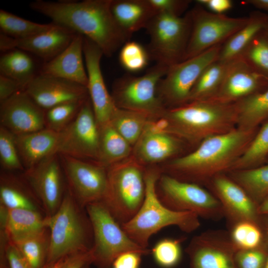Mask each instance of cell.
<instances>
[{"label":"cell","mask_w":268,"mask_h":268,"mask_svg":"<svg viewBox=\"0 0 268 268\" xmlns=\"http://www.w3.org/2000/svg\"><path fill=\"white\" fill-rule=\"evenodd\" d=\"M156 192L161 202L175 211H190L209 218H219L224 214L216 197L196 183L161 173L156 182Z\"/></svg>","instance_id":"cell-11"},{"label":"cell","mask_w":268,"mask_h":268,"mask_svg":"<svg viewBox=\"0 0 268 268\" xmlns=\"http://www.w3.org/2000/svg\"><path fill=\"white\" fill-rule=\"evenodd\" d=\"M59 133L47 129L15 135L19 154L25 170L56 153Z\"/></svg>","instance_id":"cell-25"},{"label":"cell","mask_w":268,"mask_h":268,"mask_svg":"<svg viewBox=\"0 0 268 268\" xmlns=\"http://www.w3.org/2000/svg\"><path fill=\"white\" fill-rule=\"evenodd\" d=\"M182 239L164 238L154 246L150 253L156 263L163 268L176 266L182 257Z\"/></svg>","instance_id":"cell-42"},{"label":"cell","mask_w":268,"mask_h":268,"mask_svg":"<svg viewBox=\"0 0 268 268\" xmlns=\"http://www.w3.org/2000/svg\"><path fill=\"white\" fill-rule=\"evenodd\" d=\"M25 92L41 108L84 101L89 97L86 86L51 75L40 73L26 86Z\"/></svg>","instance_id":"cell-18"},{"label":"cell","mask_w":268,"mask_h":268,"mask_svg":"<svg viewBox=\"0 0 268 268\" xmlns=\"http://www.w3.org/2000/svg\"><path fill=\"white\" fill-rule=\"evenodd\" d=\"M268 155V122L255 135L242 154L234 162L231 170L253 168Z\"/></svg>","instance_id":"cell-38"},{"label":"cell","mask_w":268,"mask_h":268,"mask_svg":"<svg viewBox=\"0 0 268 268\" xmlns=\"http://www.w3.org/2000/svg\"><path fill=\"white\" fill-rule=\"evenodd\" d=\"M36 56L16 48L2 53L0 58V74L17 81L24 88L40 73Z\"/></svg>","instance_id":"cell-27"},{"label":"cell","mask_w":268,"mask_h":268,"mask_svg":"<svg viewBox=\"0 0 268 268\" xmlns=\"http://www.w3.org/2000/svg\"><path fill=\"white\" fill-rule=\"evenodd\" d=\"M142 256L136 252L122 253L114 261L111 268H139Z\"/></svg>","instance_id":"cell-48"},{"label":"cell","mask_w":268,"mask_h":268,"mask_svg":"<svg viewBox=\"0 0 268 268\" xmlns=\"http://www.w3.org/2000/svg\"><path fill=\"white\" fill-rule=\"evenodd\" d=\"M266 21L263 18L250 17L247 24L222 44L218 60L230 63L241 58L253 39L264 30Z\"/></svg>","instance_id":"cell-31"},{"label":"cell","mask_w":268,"mask_h":268,"mask_svg":"<svg viewBox=\"0 0 268 268\" xmlns=\"http://www.w3.org/2000/svg\"><path fill=\"white\" fill-rule=\"evenodd\" d=\"M59 155L67 187L82 207L101 201L108 187L107 168L91 161Z\"/></svg>","instance_id":"cell-14"},{"label":"cell","mask_w":268,"mask_h":268,"mask_svg":"<svg viewBox=\"0 0 268 268\" xmlns=\"http://www.w3.org/2000/svg\"><path fill=\"white\" fill-rule=\"evenodd\" d=\"M197 2L208 11L219 14H224L233 6V2L230 0H197Z\"/></svg>","instance_id":"cell-51"},{"label":"cell","mask_w":268,"mask_h":268,"mask_svg":"<svg viewBox=\"0 0 268 268\" xmlns=\"http://www.w3.org/2000/svg\"><path fill=\"white\" fill-rule=\"evenodd\" d=\"M161 174L158 165L146 167L143 202L134 217L121 225L128 236L144 249H148L151 236L164 227L176 226L182 231L190 233L200 225L199 216L196 213L175 211L161 202L156 192V182Z\"/></svg>","instance_id":"cell-4"},{"label":"cell","mask_w":268,"mask_h":268,"mask_svg":"<svg viewBox=\"0 0 268 268\" xmlns=\"http://www.w3.org/2000/svg\"><path fill=\"white\" fill-rule=\"evenodd\" d=\"M65 258L55 262L47 264L44 268H61Z\"/></svg>","instance_id":"cell-57"},{"label":"cell","mask_w":268,"mask_h":268,"mask_svg":"<svg viewBox=\"0 0 268 268\" xmlns=\"http://www.w3.org/2000/svg\"><path fill=\"white\" fill-rule=\"evenodd\" d=\"M21 90L24 89L17 81L0 74V103Z\"/></svg>","instance_id":"cell-50"},{"label":"cell","mask_w":268,"mask_h":268,"mask_svg":"<svg viewBox=\"0 0 268 268\" xmlns=\"http://www.w3.org/2000/svg\"><path fill=\"white\" fill-rule=\"evenodd\" d=\"M53 22L40 24L19 17L3 9L0 10L1 33L16 39L30 37L50 29Z\"/></svg>","instance_id":"cell-37"},{"label":"cell","mask_w":268,"mask_h":268,"mask_svg":"<svg viewBox=\"0 0 268 268\" xmlns=\"http://www.w3.org/2000/svg\"><path fill=\"white\" fill-rule=\"evenodd\" d=\"M88 263L92 264L90 250L74 253L66 257L61 268H82Z\"/></svg>","instance_id":"cell-49"},{"label":"cell","mask_w":268,"mask_h":268,"mask_svg":"<svg viewBox=\"0 0 268 268\" xmlns=\"http://www.w3.org/2000/svg\"><path fill=\"white\" fill-rule=\"evenodd\" d=\"M38 201L24 177L12 172L2 171L0 178V204L8 209H29L38 210Z\"/></svg>","instance_id":"cell-28"},{"label":"cell","mask_w":268,"mask_h":268,"mask_svg":"<svg viewBox=\"0 0 268 268\" xmlns=\"http://www.w3.org/2000/svg\"><path fill=\"white\" fill-rule=\"evenodd\" d=\"M85 208L93 230L92 264L97 268H111L115 259L127 252L142 255L150 253V250L140 247L128 236L102 201L91 203Z\"/></svg>","instance_id":"cell-7"},{"label":"cell","mask_w":268,"mask_h":268,"mask_svg":"<svg viewBox=\"0 0 268 268\" xmlns=\"http://www.w3.org/2000/svg\"><path fill=\"white\" fill-rule=\"evenodd\" d=\"M0 268H10L5 252H0Z\"/></svg>","instance_id":"cell-56"},{"label":"cell","mask_w":268,"mask_h":268,"mask_svg":"<svg viewBox=\"0 0 268 268\" xmlns=\"http://www.w3.org/2000/svg\"><path fill=\"white\" fill-rule=\"evenodd\" d=\"M232 177L257 205L268 195V164L234 171Z\"/></svg>","instance_id":"cell-35"},{"label":"cell","mask_w":268,"mask_h":268,"mask_svg":"<svg viewBox=\"0 0 268 268\" xmlns=\"http://www.w3.org/2000/svg\"><path fill=\"white\" fill-rule=\"evenodd\" d=\"M267 78L241 57L229 64L219 89L210 100L224 103H235L257 92Z\"/></svg>","instance_id":"cell-19"},{"label":"cell","mask_w":268,"mask_h":268,"mask_svg":"<svg viewBox=\"0 0 268 268\" xmlns=\"http://www.w3.org/2000/svg\"><path fill=\"white\" fill-rule=\"evenodd\" d=\"M213 178V188L224 214L235 223L241 221L258 223V205L240 185L222 174Z\"/></svg>","instance_id":"cell-20"},{"label":"cell","mask_w":268,"mask_h":268,"mask_svg":"<svg viewBox=\"0 0 268 268\" xmlns=\"http://www.w3.org/2000/svg\"><path fill=\"white\" fill-rule=\"evenodd\" d=\"M231 240L237 250L258 248L264 245V235L258 223L241 221L235 223Z\"/></svg>","instance_id":"cell-39"},{"label":"cell","mask_w":268,"mask_h":268,"mask_svg":"<svg viewBox=\"0 0 268 268\" xmlns=\"http://www.w3.org/2000/svg\"><path fill=\"white\" fill-rule=\"evenodd\" d=\"M259 34L250 44L241 58L254 69L268 78V38L265 33L262 36Z\"/></svg>","instance_id":"cell-43"},{"label":"cell","mask_w":268,"mask_h":268,"mask_svg":"<svg viewBox=\"0 0 268 268\" xmlns=\"http://www.w3.org/2000/svg\"><path fill=\"white\" fill-rule=\"evenodd\" d=\"M242 3L268 11V0H247L243 1Z\"/></svg>","instance_id":"cell-53"},{"label":"cell","mask_w":268,"mask_h":268,"mask_svg":"<svg viewBox=\"0 0 268 268\" xmlns=\"http://www.w3.org/2000/svg\"><path fill=\"white\" fill-rule=\"evenodd\" d=\"M267 218L264 222V244L267 251L266 262L264 268H268V216H265Z\"/></svg>","instance_id":"cell-54"},{"label":"cell","mask_w":268,"mask_h":268,"mask_svg":"<svg viewBox=\"0 0 268 268\" xmlns=\"http://www.w3.org/2000/svg\"><path fill=\"white\" fill-rule=\"evenodd\" d=\"M237 251L231 239L205 234L193 238L187 249L192 268H235L233 254Z\"/></svg>","instance_id":"cell-21"},{"label":"cell","mask_w":268,"mask_h":268,"mask_svg":"<svg viewBox=\"0 0 268 268\" xmlns=\"http://www.w3.org/2000/svg\"><path fill=\"white\" fill-rule=\"evenodd\" d=\"M59 134L57 154L98 164L99 127L89 97L74 120Z\"/></svg>","instance_id":"cell-13"},{"label":"cell","mask_w":268,"mask_h":268,"mask_svg":"<svg viewBox=\"0 0 268 268\" xmlns=\"http://www.w3.org/2000/svg\"><path fill=\"white\" fill-rule=\"evenodd\" d=\"M259 215L268 216V195L258 205Z\"/></svg>","instance_id":"cell-55"},{"label":"cell","mask_w":268,"mask_h":268,"mask_svg":"<svg viewBox=\"0 0 268 268\" xmlns=\"http://www.w3.org/2000/svg\"><path fill=\"white\" fill-rule=\"evenodd\" d=\"M156 13L162 12L181 16L190 1L186 0H148Z\"/></svg>","instance_id":"cell-46"},{"label":"cell","mask_w":268,"mask_h":268,"mask_svg":"<svg viewBox=\"0 0 268 268\" xmlns=\"http://www.w3.org/2000/svg\"><path fill=\"white\" fill-rule=\"evenodd\" d=\"M160 116L167 120L169 133L191 143H200L208 137L227 133L237 125L234 103L210 99L165 108Z\"/></svg>","instance_id":"cell-3"},{"label":"cell","mask_w":268,"mask_h":268,"mask_svg":"<svg viewBox=\"0 0 268 268\" xmlns=\"http://www.w3.org/2000/svg\"><path fill=\"white\" fill-rule=\"evenodd\" d=\"M191 27L190 11L183 16L157 13L145 28L150 39L149 57L168 67L182 61Z\"/></svg>","instance_id":"cell-8"},{"label":"cell","mask_w":268,"mask_h":268,"mask_svg":"<svg viewBox=\"0 0 268 268\" xmlns=\"http://www.w3.org/2000/svg\"><path fill=\"white\" fill-rule=\"evenodd\" d=\"M83 50L88 78L87 88L96 122L100 126L110 122L117 107L106 87L101 69L103 52L84 36Z\"/></svg>","instance_id":"cell-16"},{"label":"cell","mask_w":268,"mask_h":268,"mask_svg":"<svg viewBox=\"0 0 268 268\" xmlns=\"http://www.w3.org/2000/svg\"><path fill=\"white\" fill-rule=\"evenodd\" d=\"M222 45L213 47L168 67L157 89V96L165 108L188 102L192 90L202 71L218 59Z\"/></svg>","instance_id":"cell-10"},{"label":"cell","mask_w":268,"mask_h":268,"mask_svg":"<svg viewBox=\"0 0 268 268\" xmlns=\"http://www.w3.org/2000/svg\"><path fill=\"white\" fill-rule=\"evenodd\" d=\"M264 30L265 31V33L268 38V20L267 19H266Z\"/></svg>","instance_id":"cell-58"},{"label":"cell","mask_w":268,"mask_h":268,"mask_svg":"<svg viewBox=\"0 0 268 268\" xmlns=\"http://www.w3.org/2000/svg\"><path fill=\"white\" fill-rule=\"evenodd\" d=\"M41 231L9 239L24 256L31 268H44L47 264L50 232Z\"/></svg>","instance_id":"cell-33"},{"label":"cell","mask_w":268,"mask_h":268,"mask_svg":"<svg viewBox=\"0 0 268 268\" xmlns=\"http://www.w3.org/2000/svg\"><path fill=\"white\" fill-rule=\"evenodd\" d=\"M0 163L2 171L25 170L17 149L15 135L0 126Z\"/></svg>","instance_id":"cell-41"},{"label":"cell","mask_w":268,"mask_h":268,"mask_svg":"<svg viewBox=\"0 0 268 268\" xmlns=\"http://www.w3.org/2000/svg\"><path fill=\"white\" fill-rule=\"evenodd\" d=\"M149 114L117 107L110 121L115 129L133 146L143 133L149 120Z\"/></svg>","instance_id":"cell-34"},{"label":"cell","mask_w":268,"mask_h":268,"mask_svg":"<svg viewBox=\"0 0 268 268\" xmlns=\"http://www.w3.org/2000/svg\"><path fill=\"white\" fill-rule=\"evenodd\" d=\"M255 130L235 128L203 139L193 152L158 165L162 173L198 184L231 170L254 136Z\"/></svg>","instance_id":"cell-2"},{"label":"cell","mask_w":268,"mask_h":268,"mask_svg":"<svg viewBox=\"0 0 268 268\" xmlns=\"http://www.w3.org/2000/svg\"><path fill=\"white\" fill-rule=\"evenodd\" d=\"M0 126L15 135L36 132L45 128V110L25 92L15 93L0 103Z\"/></svg>","instance_id":"cell-17"},{"label":"cell","mask_w":268,"mask_h":268,"mask_svg":"<svg viewBox=\"0 0 268 268\" xmlns=\"http://www.w3.org/2000/svg\"><path fill=\"white\" fill-rule=\"evenodd\" d=\"M256 249L238 250L236 261L240 268H264L267 259V251L264 244Z\"/></svg>","instance_id":"cell-45"},{"label":"cell","mask_w":268,"mask_h":268,"mask_svg":"<svg viewBox=\"0 0 268 268\" xmlns=\"http://www.w3.org/2000/svg\"><path fill=\"white\" fill-rule=\"evenodd\" d=\"M145 169L132 155L107 168V190L101 201L121 225L132 219L143 202Z\"/></svg>","instance_id":"cell-6"},{"label":"cell","mask_w":268,"mask_h":268,"mask_svg":"<svg viewBox=\"0 0 268 268\" xmlns=\"http://www.w3.org/2000/svg\"><path fill=\"white\" fill-rule=\"evenodd\" d=\"M190 13L191 31L182 61L222 44L247 24L250 19V17H231L225 14L214 13L201 5L193 9Z\"/></svg>","instance_id":"cell-12"},{"label":"cell","mask_w":268,"mask_h":268,"mask_svg":"<svg viewBox=\"0 0 268 268\" xmlns=\"http://www.w3.org/2000/svg\"><path fill=\"white\" fill-rule=\"evenodd\" d=\"M168 67L156 63L142 75L127 74L117 78L111 94L116 106L154 117L160 116L165 108L157 96V86Z\"/></svg>","instance_id":"cell-9"},{"label":"cell","mask_w":268,"mask_h":268,"mask_svg":"<svg viewBox=\"0 0 268 268\" xmlns=\"http://www.w3.org/2000/svg\"><path fill=\"white\" fill-rule=\"evenodd\" d=\"M91 265L90 263H88L86 265H85L84 266H83L82 268H90V265Z\"/></svg>","instance_id":"cell-59"},{"label":"cell","mask_w":268,"mask_h":268,"mask_svg":"<svg viewBox=\"0 0 268 268\" xmlns=\"http://www.w3.org/2000/svg\"><path fill=\"white\" fill-rule=\"evenodd\" d=\"M113 15L130 39L134 32L145 28L157 13L148 0H112Z\"/></svg>","instance_id":"cell-26"},{"label":"cell","mask_w":268,"mask_h":268,"mask_svg":"<svg viewBox=\"0 0 268 268\" xmlns=\"http://www.w3.org/2000/svg\"><path fill=\"white\" fill-rule=\"evenodd\" d=\"M46 228V216L43 217L39 210L8 209L6 222L0 231L11 240Z\"/></svg>","instance_id":"cell-32"},{"label":"cell","mask_w":268,"mask_h":268,"mask_svg":"<svg viewBox=\"0 0 268 268\" xmlns=\"http://www.w3.org/2000/svg\"><path fill=\"white\" fill-rule=\"evenodd\" d=\"M230 63L217 60L207 67L193 87L188 102L213 98L220 86Z\"/></svg>","instance_id":"cell-36"},{"label":"cell","mask_w":268,"mask_h":268,"mask_svg":"<svg viewBox=\"0 0 268 268\" xmlns=\"http://www.w3.org/2000/svg\"><path fill=\"white\" fill-rule=\"evenodd\" d=\"M112 0L82 1L36 0L30 7L52 22L89 39L111 57L129 38L116 22L111 8Z\"/></svg>","instance_id":"cell-1"},{"label":"cell","mask_w":268,"mask_h":268,"mask_svg":"<svg viewBox=\"0 0 268 268\" xmlns=\"http://www.w3.org/2000/svg\"><path fill=\"white\" fill-rule=\"evenodd\" d=\"M85 100L64 103L46 110L45 128L61 132L74 120Z\"/></svg>","instance_id":"cell-40"},{"label":"cell","mask_w":268,"mask_h":268,"mask_svg":"<svg viewBox=\"0 0 268 268\" xmlns=\"http://www.w3.org/2000/svg\"><path fill=\"white\" fill-rule=\"evenodd\" d=\"M14 38L0 32V51L4 53L14 49L13 43Z\"/></svg>","instance_id":"cell-52"},{"label":"cell","mask_w":268,"mask_h":268,"mask_svg":"<svg viewBox=\"0 0 268 268\" xmlns=\"http://www.w3.org/2000/svg\"><path fill=\"white\" fill-rule=\"evenodd\" d=\"M237 128L255 130L256 127L268 118V88L234 103Z\"/></svg>","instance_id":"cell-30"},{"label":"cell","mask_w":268,"mask_h":268,"mask_svg":"<svg viewBox=\"0 0 268 268\" xmlns=\"http://www.w3.org/2000/svg\"><path fill=\"white\" fill-rule=\"evenodd\" d=\"M84 209L67 186L58 210L52 216H46V226L50 232L47 264L91 250L93 242V230Z\"/></svg>","instance_id":"cell-5"},{"label":"cell","mask_w":268,"mask_h":268,"mask_svg":"<svg viewBox=\"0 0 268 268\" xmlns=\"http://www.w3.org/2000/svg\"><path fill=\"white\" fill-rule=\"evenodd\" d=\"M98 127L99 164L107 168L132 155L133 147L115 129L110 122Z\"/></svg>","instance_id":"cell-29"},{"label":"cell","mask_w":268,"mask_h":268,"mask_svg":"<svg viewBox=\"0 0 268 268\" xmlns=\"http://www.w3.org/2000/svg\"><path fill=\"white\" fill-rule=\"evenodd\" d=\"M83 37L77 33L61 53L43 63L40 73L63 78L87 87V74L83 61Z\"/></svg>","instance_id":"cell-23"},{"label":"cell","mask_w":268,"mask_h":268,"mask_svg":"<svg viewBox=\"0 0 268 268\" xmlns=\"http://www.w3.org/2000/svg\"><path fill=\"white\" fill-rule=\"evenodd\" d=\"M76 34L71 29L53 23L52 27L44 32L24 39L14 38V49L25 51L43 62H47L61 53Z\"/></svg>","instance_id":"cell-24"},{"label":"cell","mask_w":268,"mask_h":268,"mask_svg":"<svg viewBox=\"0 0 268 268\" xmlns=\"http://www.w3.org/2000/svg\"><path fill=\"white\" fill-rule=\"evenodd\" d=\"M0 247L4 248L10 268H31L15 245L8 239H0Z\"/></svg>","instance_id":"cell-47"},{"label":"cell","mask_w":268,"mask_h":268,"mask_svg":"<svg viewBox=\"0 0 268 268\" xmlns=\"http://www.w3.org/2000/svg\"><path fill=\"white\" fill-rule=\"evenodd\" d=\"M59 155L54 153L24 171L23 177L42 205L46 217L54 215L66 189Z\"/></svg>","instance_id":"cell-15"},{"label":"cell","mask_w":268,"mask_h":268,"mask_svg":"<svg viewBox=\"0 0 268 268\" xmlns=\"http://www.w3.org/2000/svg\"><path fill=\"white\" fill-rule=\"evenodd\" d=\"M182 140L167 132L145 129L133 147L132 156L145 167L158 165L172 159L180 151Z\"/></svg>","instance_id":"cell-22"},{"label":"cell","mask_w":268,"mask_h":268,"mask_svg":"<svg viewBox=\"0 0 268 268\" xmlns=\"http://www.w3.org/2000/svg\"><path fill=\"white\" fill-rule=\"evenodd\" d=\"M149 56L139 43L128 41L121 48L119 61L122 66L130 72L139 71L147 65Z\"/></svg>","instance_id":"cell-44"}]
</instances>
